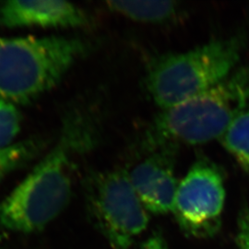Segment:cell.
I'll return each mask as SVG.
<instances>
[{
	"instance_id": "obj_11",
	"label": "cell",
	"mask_w": 249,
	"mask_h": 249,
	"mask_svg": "<svg viewBox=\"0 0 249 249\" xmlns=\"http://www.w3.org/2000/svg\"><path fill=\"white\" fill-rule=\"evenodd\" d=\"M38 146L33 141L14 143L10 147L0 150V181L11 172L18 169L32 160Z\"/></svg>"
},
{
	"instance_id": "obj_9",
	"label": "cell",
	"mask_w": 249,
	"mask_h": 249,
	"mask_svg": "<svg viewBox=\"0 0 249 249\" xmlns=\"http://www.w3.org/2000/svg\"><path fill=\"white\" fill-rule=\"evenodd\" d=\"M107 9L137 22L160 24L173 19L178 14L174 1H107Z\"/></svg>"
},
{
	"instance_id": "obj_13",
	"label": "cell",
	"mask_w": 249,
	"mask_h": 249,
	"mask_svg": "<svg viewBox=\"0 0 249 249\" xmlns=\"http://www.w3.org/2000/svg\"><path fill=\"white\" fill-rule=\"evenodd\" d=\"M236 242L239 249H249V208L248 206L242 207L238 215Z\"/></svg>"
},
{
	"instance_id": "obj_12",
	"label": "cell",
	"mask_w": 249,
	"mask_h": 249,
	"mask_svg": "<svg viewBox=\"0 0 249 249\" xmlns=\"http://www.w3.org/2000/svg\"><path fill=\"white\" fill-rule=\"evenodd\" d=\"M21 115L16 105L0 98V150L13 145L20 130Z\"/></svg>"
},
{
	"instance_id": "obj_3",
	"label": "cell",
	"mask_w": 249,
	"mask_h": 249,
	"mask_svg": "<svg viewBox=\"0 0 249 249\" xmlns=\"http://www.w3.org/2000/svg\"><path fill=\"white\" fill-rule=\"evenodd\" d=\"M88 51L80 38H0V98L26 106L53 89Z\"/></svg>"
},
{
	"instance_id": "obj_10",
	"label": "cell",
	"mask_w": 249,
	"mask_h": 249,
	"mask_svg": "<svg viewBox=\"0 0 249 249\" xmlns=\"http://www.w3.org/2000/svg\"><path fill=\"white\" fill-rule=\"evenodd\" d=\"M220 141L249 176V107L231 122Z\"/></svg>"
},
{
	"instance_id": "obj_4",
	"label": "cell",
	"mask_w": 249,
	"mask_h": 249,
	"mask_svg": "<svg viewBox=\"0 0 249 249\" xmlns=\"http://www.w3.org/2000/svg\"><path fill=\"white\" fill-rule=\"evenodd\" d=\"M245 44L243 36H232L186 52L160 54L148 66L146 90L161 110L193 98L237 69Z\"/></svg>"
},
{
	"instance_id": "obj_2",
	"label": "cell",
	"mask_w": 249,
	"mask_h": 249,
	"mask_svg": "<svg viewBox=\"0 0 249 249\" xmlns=\"http://www.w3.org/2000/svg\"><path fill=\"white\" fill-rule=\"evenodd\" d=\"M249 107V62L219 84L178 106L161 110L147 128L144 151L173 150L221 139Z\"/></svg>"
},
{
	"instance_id": "obj_7",
	"label": "cell",
	"mask_w": 249,
	"mask_h": 249,
	"mask_svg": "<svg viewBox=\"0 0 249 249\" xmlns=\"http://www.w3.org/2000/svg\"><path fill=\"white\" fill-rule=\"evenodd\" d=\"M174 152L172 150L150 151L127 172L134 190L148 213L156 215L172 213L179 184Z\"/></svg>"
},
{
	"instance_id": "obj_8",
	"label": "cell",
	"mask_w": 249,
	"mask_h": 249,
	"mask_svg": "<svg viewBox=\"0 0 249 249\" xmlns=\"http://www.w3.org/2000/svg\"><path fill=\"white\" fill-rule=\"evenodd\" d=\"M83 9L60 0H12L0 6V25L6 28H77L87 25Z\"/></svg>"
},
{
	"instance_id": "obj_1",
	"label": "cell",
	"mask_w": 249,
	"mask_h": 249,
	"mask_svg": "<svg viewBox=\"0 0 249 249\" xmlns=\"http://www.w3.org/2000/svg\"><path fill=\"white\" fill-rule=\"evenodd\" d=\"M96 125L86 110L69 113L53 149L0 204L3 226L23 233L36 232L62 213L71 200L75 162L78 155L92 148Z\"/></svg>"
},
{
	"instance_id": "obj_14",
	"label": "cell",
	"mask_w": 249,
	"mask_h": 249,
	"mask_svg": "<svg viewBox=\"0 0 249 249\" xmlns=\"http://www.w3.org/2000/svg\"><path fill=\"white\" fill-rule=\"evenodd\" d=\"M142 249H168V248L160 232H155L143 243Z\"/></svg>"
},
{
	"instance_id": "obj_5",
	"label": "cell",
	"mask_w": 249,
	"mask_h": 249,
	"mask_svg": "<svg viewBox=\"0 0 249 249\" xmlns=\"http://www.w3.org/2000/svg\"><path fill=\"white\" fill-rule=\"evenodd\" d=\"M85 202L91 222L113 249H131L148 226V212L123 170L87 177Z\"/></svg>"
},
{
	"instance_id": "obj_6",
	"label": "cell",
	"mask_w": 249,
	"mask_h": 249,
	"mask_svg": "<svg viewBox=\"0 0 249 249\" xmlns=\"http://www.w3.org/2000/svg\"><path fill=\"white\" fill-rule=\"evenodd\" d=\"M224 201L222 171L213 161L201 158L179 182L172 213L187 235L209 238L221 228Z\"/></svg>"
}]
</instances>
